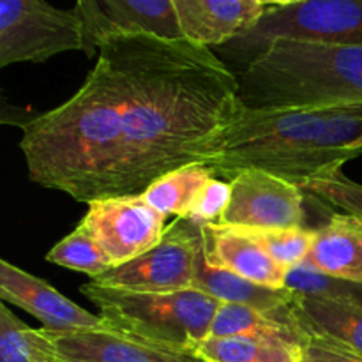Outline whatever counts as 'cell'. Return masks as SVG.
Wrapping results in <instances>:
<instances>
[{"label": "cell", "instance_id": "cell-1", "mask_svg": "<svg viewBox=\"0 0 362 362\" xmlns=\"http://www.w3.org/2000/svg\"><path fill=\"white\" fill-rule=\"evenodd\" d=\"M122 71L120 147L112 197H136L154 180L205 163L239 115V78L212 48L191 39L113 34Z\"/></svg>", "mask_w": 362, "mask_h": 362}, {"label": "cell", "instance_id": "cell-2", "mask_svg": "<svg viewBox=\"0 0 362 362\" xmlns=\"http://www.w3.org/2000/svg\"><path fill=\"white\" fill-rule=\"evenodd\" d=\"M98 55L73 98L21 124L20 141L32 182L87 205L112 197L124 98L113 52L101 45Z\"/></svg>", "mask_w": 362, "mask_h": 362}, {"label": "cell", "instance_id": "cell-3", "mask_svg": "<svg viewBox=\"0 0 362 362\" xmlns=\"http://www.w3.org/2000/svg\"><path fill=\"white\" fill-rule=\"evenodd\" d=\"M237 78L247 108L362 105V46L278 39Z\"/></svg>", "mask_w": 362, "mask_h": 362}, {"label": "cell", "instance_id": "cell-4", "mask_svg": "<svg viewBox=\"0 0 362 362\" xmlns=\"http://www.w3.org/2000/svg\"><path fill=\"white\" fill-rule=\"evenodd\" d=\"M327 115L329 108L255 110L243 105L205 165L228 182L246 170H262L303 187L325 173L315 145Z\"/></svg>", "mask_w": 362, "mask_h": 362}, {"label": "cell", "instance_id": "cell-5", "mask_svg": "<svg viewBox=\"0 0 362 362\" xmlns=\"http://www.w3.org/2000/svg\"><path fill=\"white\" fill-rule=\"evenodd\" d=\"M81 293L101 310L108 329L170 349L191 350L211 336L221 300L197 288L165 293L127 292L95 283Z\"/></svg>", "mask_w": 362, "mask_h": 362}, {"label": "cell", "instance_id": "cell-6", "mask_svg": "<svg viewBox=\"0 0 362 362\" xmlns=\"http://www.w3.org/2000/svg\"><path fill=\"white\" fill-rule=\"evenodd\" d=\"M278 39L362 46V0H306L271 7L246 34L214 52L239 74Z\"/></svg>", "mask_w": 362, "mask_h": 362}, {"label": "cell", "instance_id": "cell-7", "mask_svg": "<svg viewBox=\"0 0 362 362\" xmlns=\"http://www.w3.org/2000/svg\"><path fill=\"white\" fill-rule=\"evenodd\" d=\"M64 52H85L78 9H57L46 0H0V67L46 62Z\"/></svg>", "mask_w": 362, "mask_h": 362}, {"label": "cell", "instance_id": "cell-8", "mask_svg": "<svg viewBox=\"0 0 362 362\" xmlns=\"http://www.w3.org/2000/svg\"><path fill=\"white\" fill-rule=\"evenodd\" d=\"M200 250L202 226L189 218H177L156 246L90 281L141 293L189 290L194 285Z\"/></svg>", "mask_w": 362, "mask_h": 362}, {"label": "cell", "instance_id": "cell-9", "mask_svg": "<svg viewBox=\"0 0 362 362\" xmlns=\"http://www.w3.org/2000/svg\"><path fill=\"white\" fill-rule=\"evenodd\" d=\"M230 184L232 197L219 225L253 232L308 228L306 193L296 184L262 170H246Z\"/></svg>", "mask_w": 362, "mask_h": 362}, {"label": "cell", "instance_id": "cell-10", "mask_svg": "<svg viewBox=\"0 0 362 362\" xmlns=\"http://www.w3.org/2000/svg\"><path fill=\"white\" fill-rule=\"evenodd\" d=\"M166 218L141 194L113 197L90 202L78 226L101 244L117 267L156 246L168 228Z\"/></svg>", "mask_w": 362, "mask_h": 362}, {"label": "cell", "instance_id": "cell-11", "mask_svg": "<svg viewBox=\"0 0 362 362\" xmlns=\"http://www.w3.org/2000/svg\"><path fill=\"white\" fill-rule=\"evenodd\" d=\"M80 16L85 27V55L88 59L113 34L184 37L173 0H88Z\"/></svg>", "mask_w": 362, "mask_h": 362}, {"label": "cell", "instance_id": "cell-12", "mask_svg": "<svg viewBox=\"0 0 362 362\" xmlns=\"http://www.w3.org/2000/svg\"><path fill=\"white\" fill-rule=\"evenodd\" d=\"M0 299L37 318L42 329L53 332L108 329L101 315L74 304L48 281L0 260Z\"/></svg>", "mask_w": 362, "mask_h": 362}, {"label": "cell", "instance_id": "cell-13", "mask_svg": "<svg viewBox=\"0 0 362 362\" xmlns=\"http://www.w3.org/2000/svg\"><path fill=\"white\" fill-rule=\"evenodd\" d=\"M41 331L53 350L69 362H207L191 350L156 345L113 329Z\"/></svg>", "mask_w": 362, "mask_h": 362}, {"label": "cell", "instance_id": "cell-14", "mask_svg": "<svg viewBox=\"0 0 362 362\" xmlns=\"http://www.w3.org/2000/svg\"><path fill=\"white\" fill-rule=\"evenodd\" d=\"M202 250L209 265L271 288H285L286 269L276 264L253 232L226 225L202 226Z\"/></svg>", "mask_w": 362, "mask_h": 362}, {"label": "cell", "instance_id": "cell-15", "mask_svg": "<svg viewBox=\"0 0 362 362\" xmlns=\"http://www.w3.org/2000/svg\"><path fill=\"white\" fill-rule=\"evenodd\" d=\"M184 37L219 48L246 34L264 16L258 0H173Z\"/></svg>", "mask_w": 362, "mask_h": 362}, {"label": "cell", "instance_id": "cell-16", "mask_svg": "<svg viewBox=\"0 0 362 362\" xmlns=\"http://www.w3.org/2000/svg\"><path fill=\"white\" fill-rule=\"evenodd\" d=\"M193 288L230 304H244L258 311H264L269 317L278 318L285 324L299 325L293 317V299L296 293L288 288H271L240 278L233 272L216 269L207 264L204 250H200L197 260Z\"/></svg>", "mask_w": 362, "mask_h": 362}, {"label": "cell", "instance_id": "cell-17", "mask_svg": "<svg viewBox=\"0 0 362 362\" xmlns=\"http://www.w3.org/2000/svg\"><path fill=\"white\" fill-rule=\"evenodd\" d=\"M306 264L334 278L362 283V219L354 214H332L317 228Z\"/></svg>", "mask_w": 362, "mask_h": 362}, {"label": "cell", "instance_id": "cell-18", "mask_svg": "<svg viewBox=\"0 0 362 362\" xmlns=\"http://www.w3.org/2000/svg\"><path fill=\"white\" fill-rule=\"evenodd\" d=\"M292 310L306 334L329 338L362 356V304L296 293Z\"/></svg>", "mask_w": 362, "mask_h": 362}, {"label": "cell", "instance_id": "cell-19", "mask_svg": "<svg viewBox=\"0 0 362 362\" xmlns=\"http://www.w3.org/2000/svg\"><path fill=\"white\" fill-rule=\"evenodd\" d=\"M194 352L207 362H300L303 345L276 336H209Z\"/></svg>", "mask_w": 362, "mask_h": 362}, {"label": "cell", "instance_id": "cell-20", "mask_svg": "<svg viewBox=\"0 0 362 362\" xmlns=\"http://www.w3.org/2000/svg\"><path fill=\"white\" fill-rule=\"evenodd\" d=\"M317 154L327 172L339 170L346 161L362 154V105H343L329 108Z\"/></svg>", "mask_w": 362, "mask_h": 362}, {"label": "cell", "instance_id": "cell-21", "mask_svg": "<svg viewBox=\"0 0 362 362\" xmlns=\"http://www.w3.org/2000/svg\"><path fill=\"white\" fill-rule=\"evenodd\" d=\"M214 177V172L205 163H193L159 177L141 197L161 214L186 218L194 198Z\"/></svg>", "mask_w": 362, "mask_h": 362}, {"label": "cell", "instance_id": "cell-22", "mask_svg": "<svg viewBox=\"0 0 362 362\" xmlns=\"http://www.w3.org/2000/svg\"><path fill=\"white\" fill-rule=\"evenodd\" d=\"M276 336L304 345L308 334L299 325L285 324L278 318L269 317L264 311H258L244 304L221 303L214 322H212L211 336Z\"/></svg>", "mask_w": 362, "mask_h": 362}, {"label": "cell", "instance_id": "cell-23", "mask_svg": "<svg viewBox=\"0 0 362 362\" xmlns=\"http://www.w3.org/2000/svg\"><path fill=\"white\" fill-rule=\"evenodd\" d=\"M46 260L59 267L69 269V271L83 272V274L90 276V279L99 278L110 269L115 267L101 244L81 226H76L69 235L59 240L46 253Z\"/></svg>", "mask_w": 362, "mask_h": 362}, {"label": "cell", "instance_id": "cell-24", "mask_svg": "<svg viewBox=\"0 0 362 362\" xmlns=\"http://www.w3.org/2000/svg\"><path fill=\"white\" fill-rule=\"evenodd\" d=\"M285 288L290 292L308 297L345 300V303L362 304V283L334 278L318 272L306 262L290 269L285 278Z\"/></svg>", "mask_w": 362, "mask_h": 362}, {"label": "cell", "instance_id": "cell-25", "mask_svg": "<svg viewBox=\"0 0 362 362\" xmlns=\"http://www.w3.org/2000/svg\"><path fill=\"white\" fill-rule=\"evenodd\" d=\"M300 189L315 200L324 202L338 211H345L346 214H354L362 219V186L350 180L341 168L310 180Z\"/></svg>", "mask_w": 362, "mask_h": 362}, {"label": "cell", "instance_id": "cell-26", "mask_svg": "<svg viewBox=\"0 0 362 362\" xmlns=\"http://www.w3.org/2000/svg\"><path fill=\"white\" fill-rule=\"evenodd\" d=\"M253 232V230H250ZM258 243L265 247L272 260L290 271L296 265L306 262L311 246L315 243L317 230L311 228H292V230H264L253 232Z\"/></svg>", "mask_w": 362, "mask_h": 362}, {"label": "cell", "instance_id": "cell-27", "mask_svg": "<svg viewBox=\"0 0 362 362\" xmlns=\"http://www.w3.org/2000/svg\"><path fill=\"white\" fill-rule=\"evenodd\" d=\"M0 362H35L34 329L0 306Z\"/></svg>", "mask_w": 362, "mask_h": 362}, {"label": "cell", "instance_id": "cell-28", "mask_svg": "<svg viewBox=\"0 0 362 362\" xmlns=\"http://www.w3.org/2000/svg\"><path fill=\"white\" fill-rule=\"evenodd\" d=\"M230 197H232V184L228 180L214 177L194 198L186 218L193 219L200 226L219 225L230 204Z\"/></svg>", "mask_w": 362, "mask_h": 362}, {"label": "cell", "instance_id": "cell-29", "mask_svg": "<svg viewBox=\"0 0 362 362\" xmlns=\"http://www.w3.org/2000/svg\"><path fill=\"white\" fill-rule=\"evenodd\" d=\"M300 362H362V356L343 346L341 343L308 334V339L303 345Z\"/></svg>", "mask_w": 362, "mask_h": 362}, {"label": "cell", "instance_id": "cell-30", "mask_svg": "<svg viewBox=\"0 0 362 362\" xmlns=\"http://www.w3.org/2000/svg\"><path fill=\"white\" fill-rule=\"evenodd\" d=\"M34 343H35V362H69L59 356L49 345L48 339L42 336L41 329H34Z\"/></svg>", "mask_w": 362, "mask_h": 362}, {"label": "cell", "instance_id": "cell-31", "mask_svg": "<svg viewBox=\"0 0 362 362\" xmlns=\"http://www.w3.org/2000/svg\"><path fill=\"white\" fill-rule=\"evenodd\" d=\"M262 7L265 9H271V7H292L299 6V4H304L306 0H258Z\"/></svg>", "mask_w": 362, "mask_h": 362}, {"label": "cell", "instance_id": "cell-32", "mask_svg": "<svg viewBox=\"0 0 362 362\" xmlns=\"http://www.w3.org/2000/svg\"><path fill=\"white\" fill-rule=\"evenodd\" d=\"M87 4H88V0H76V9H78V13H81V11H83L85 7H87Z\"/></svg>", "mask_w": 362, "mask_h": 362}]
</instances>
